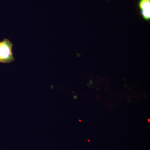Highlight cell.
I'll use <instances>...</instances> for the list:
<instances>
[{
	"mask_svg": "<svg viewBox=\"0 0 150 150\" xmlns=\"http://www.w3.org/2000/svg\"><path fill=\"white\" fill-rule=\"evenodd\" d=\"M13 44L8 39L5 38L0 41V62L9 64L15 60L12 52Z\"/></svg>",
	"mask_w": 150,
	"mask_h": 150,
	"instance_id": "1",
	"label": "cell"
},
{
	"mask_svg": "<svg viewBox=\"0 0 150 150\" xmlns=\"http://www.w3.org/2000/svg\"><path fill=\"white\" fill-rule=\"evenodd\" d=\"M139 7L143 18L146 20H150V0H140Z\"/></svg>",
	"mask_w": 150,
	"mask_h": 150,
	"instance_id": "2",
	"label": "cell"
}]
</instances>
